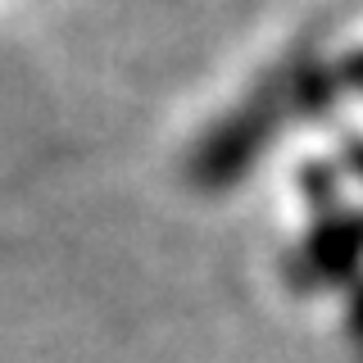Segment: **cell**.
<instances>
[{
	"mask_svg": "<svg viewBox=\"0 0 363 363\" xmlns=\"http://www.w3.org/2000/svg\"><path fill=\"white\" fill-rule=\"evenodd\" d=\"M318 82H323V68H313L309 60L277 68L264 86L250 91L227 118H218L200 136V145L191 150V164H186L191 182L200 191L236 186L255 168V159L268 150L272 132L286 123V113L318 105Z\"/></svg>",
	"mask_w": 363,
	"mask_h": 363,
	"instance_id": "1",
	"label": "cell"
},
{
	"mask_svg": "<svg viewBox=\"0 0 363 363\" xmlns=\"http://www.w3.org/2000/svg\"><path fill=\"white\" fill-rule=\"evenodd\" d=\"M345 68H350V77H354V82H363V55H354Z\"/></svg>",
	"mask_w": 363,
	"mask_h": 363,
	"instance_id": "2",
	"label": "cell"
},
{
	"mask_svg": "<svg viewBox=\"0 0 363 363\" xmlns=\"http://www.w3.org/2000/svg\"><path fill=\"white\" fill-rule=\"evenodd\" d=\"M354 159H359V168H363V150H359V155H354Z\"/></svg>",
	"mask_w": 363,
	"mask_h": 363,
	"instance_id": "3",
	"label": "cell"
}]
</instances>
